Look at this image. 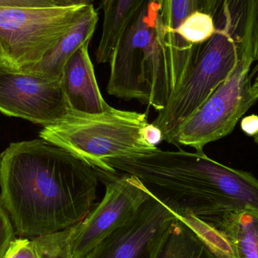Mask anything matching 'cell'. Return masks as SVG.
Masks as SVG:
<instances>
[{
	"mask_svg": "<svg viewBox=\"0 0 258 258\" xmlns=\"http://www.w3.org/2000/svg\"><path fill=\"white\" fill-rule=\"evenodd\" d=\"M98 171L45 140L12 143L0 155V203L20 238L79 224L94 206Z\"/></svg>",
	"mask_w": 258,
	"mask_h": 258,
	"instance_id": "1",
	"label": "cell"
},
{
	"mask_svg": "<svg viewBox=\"0 0 258 258\" xmlns=\"http://www.w3.org/2000/svg\"><path fill=\"white\" fill-rule=\"evenodd\" d=\"M120 174L139 179L177 216L192 215L215 227L227 214L258 211V180L251 173L211 159L204 152L156 150L112 159Z\"/></svg>",
	"mask_w": 258,
	"mask_h": 258,
	"instance_id": "2",
	"label": "cell"
},
{
	"mask_svg": "<svg viewBox=\"0 0 258 258\" xmlns=\"http://www.w3.org/2000/svg\"><path fill=\"white\" fill-rule=\"evenodd\" d=\"M212 18L215 33L197 45L187 72L152 122L168 144L174 145L180 125L231 75L241 55L253 50L258 0H218Z\"/></svg>",
	"mask_w": 258,
	"mask_h": 258,
	"instance_id": "3",
	"label": "cell"
},
{
	"mask_svg": "<svg viewBox=\"0 0 258 258\" xmlns=\"http://www.w3.org/2000/svg\"><path fill=\"white\" fill-rule=\"evenodd\" d=\"M160 0L144 5L119 39L110 59L109 95L137 100L160 111L185 73L167 51Z\"/></svg>",
	"mask_w": 258,
	"mask_h": 258,
	"instance_id": "4",
	"label": "cell"
},
{
	"mask_svg": "<svg viewBox=\"0 0 258 258\" xmlns=\"http://www.w3.org/2000/svg\"><path fill=\"white\" fill-rule=\"evenodd\" d=\"M148 123L147 113L112 107L99 113L69 109L61 119L43 127L39 138L69 152L98 174L113 175L118 173L107 165V161L157 148L143 135Z\"/></svg>",
	"mask_w": 258,
	"mask_h": 258,
	"instance_id": "5",
	"label": "cell"
},
{
	"mask_svg": "<svg viewBox=\"0 0 258 258\" xmlns=\"http://www.w3.org/2000/svg\"><path fill=\"white\" fill-rule=\"evenodd\" d=\"M89 7H0V42L12 68L24 70L40 61Z\"/></svg>",
	"mask_w": 258,
	"mask_h": 258,
	"instance_id": "6",
	"label": "cell"
},
{
	"mask_svg": "<svg viewBox=\"0 0 258 258\" xmlns=\"http://www.w3.org/2000/svg\"><path fill=\"white\" fill-rule=\"evenodd\" d=\"M254 62L253 50L241 55L231 75L180 125L174 145L189 146L203 152L205 146L233 132L258 100L250 75Z\"/></svg>",
	"mask_w": 258,
	"mask_h": 258,
	"instance_id": "7",
	"label": "cell"
},
{
	"mask_svg": "<svg viewBox=\"0 0 258 258\" xmlns=\"http://www.w3.org/2000/svg\"><path fill=\"white\" fill-rule=\"evenodd\" d=\"M101 175L105 178V194L84 220L74 226L73 258L84 257L112 232L126 224L151 197L132 174Z\"/></svg>",
	"mask_w": 258,
	"mask_h": 258,
	"instance_id": "8",
	"label": "cell"
},
{
	"mask_svg": "<svg viewBox=\"0 0 258 258\" xmlns=\"http://www.w3.org/2000/svg\"><path fill=\"white\" fill-rule=\"evenodd\" d=\"M69 110L61 80L23 70H0V113L45 127Z\"/></svg>",
	"mask_w": 258,
	"mask_h": 258,
	"instance_id": "9",
	"label": "cell"
},
{
	"mask_svg": "<svg viewBox=\"0 0 258 258\" xmlns=\"http://www.w3.org/2000/svg\"><path fill=\"white\" fill-rule=\"evenodd\" d=\"M176 218L172 211L151 195L133 218L83 258H150L158 239Z\"/></svg>",
	"mask_w": 258,
	"mask_h": 258,
	"instance_id": "10",
	"label": "cell"
},
{
	"mask_svg": "<svg viewBox=\"0 0 258 258\" xmlns=\"http://www.w3.org/2000/svg\"><path fill=\"white\" fill-rule=\"evenodd\" d=\"M89 45V42L82 45L67 62L62 86L69 109L83 113H102L111 107L101 95Z\"/></svg>",
	"mask_w": 258,
	"mask_h": 258,
	"instance_id": "11",
	"label": "cell"
},
{
	"mask_svg": "<svg viewBox=\"0 0 258 258\" xmlns=\"http://www.w3.org/2000/svg\"><path fill=\"white\" fill-rule=\"evenodd\" d=\"M150 258H233L224 239H206L178 217L160 236Z\"/></svg>",
	"mask_w": 258,
	"mask_h": 258,
	"instance_id": "12",
	"label": "cell"
},
{
	"mask_svg": "<svg viewBox=\"0 0 258 258\" xmlns=\"http://www.w3.org/2000/svg\"><path fill=\"white\" fill-rule=\"evenodd\" d=\"M98 21V12L94 6H90L80 22L66 33L40 61L23 71L61 80L67 62L82 45L90 42Z\"/></svg>",
	"mask_w": 258,
	"mask_h": 258,
	"instance_id": "13",
	"label": "cell"
},
{
	"mask_svg": "<svg viewBox=\"0 0 258 258\" xmlns=\"http://www.w3.org/2000/svg\"><path fill=\"white\" fill-rule=\"evenodd\" d=\"M150 0H101L99 9L103 12L102 31L95 51L96 60L109 63L112 54L131 23L146 3Z\"/></svg>",
	"mask_w": 258,
	"mask_h": 258,
	"instance_id": "14",
	"label": "cell"
},
{
	"mask_svg": "<svg viewBox=\"0 0 258 258\" xmlns=\"http://www.w3.org/2000/svg\"><path fill=\"white\" fill-rule=\"evenodd\" d=\"M225 238L233 258H258V211L227 214L215 226Z\"/></svg>",
	"mask_w": 258,
	"mask_h": 258,
	"instance_id": "15",
	"label": "cell"
},
{
	"mask_svg": "<svg viewBox=\"0 0 258 258\" xmlns=\"http://www.w3.org/2000/svg\"><path fill=\"white\" fill-rule=\"evenodd\" d=\"M161 18L164 27L165 46L172 61L186 73L190 65L182 60L175 50L177 30L192 14L212 15L218 0H160Z\"/></svg>",
	"mask_w": 258,
	"mask_h": 258,
	"instance_id": "16",
	"label": "cell"
},
{
	"mask_svg": "<svg viewBox=\"0 0 258 258\" xmlns=\"http://www.w3.org/2000/svg\"><path fill=\"white\" fill-rule=\"evenodd\" d=\"M4 258H40L33 239L18 238L11 243Z\"/></svg>",
	"mask_w": 258,
	"mask_h": 258,
	"instance_id": "17",
	"label": "cell"
},
{
	"mask_svg": "<svg viewBox=\"0 0 258 258\" xmlns=\"http://www.w3.org/2000/svg\"><path fill=\"white\" fill-rule=\"evenodd\" d=\"M15 235L10 218L0 203V258H4L11 243L16 239Z\"/></svg>",
	"mask_w": 258,
	"mask_h": 258,
	"instance_id": "18",
	"label": "cell"
},
{
	"mask_svg": "<svg viewBox=\"0 0 258 258\" xmlns=\"http://www.w3.org/2000/svg\"><path fill=\"white\" fill-rule=\"evenodd\" d=\"M52 0H0V7L49 8L54 7Z\"/></svg>",
	"mask_w": 258,
	"mask_h": 258,
	"instance_id": "19",
	"label": "cell"
},
{
	"mask_svg": "<svg viewBox=\"0 0 258 258\" xmlns=\"http://www.w3.org/2000/svg\"><path fill=\"white\" fill-rule=\"evenodd\" d=\"M144 139L152 146L156 147L162 141V132L160 129L152 123H148L143 130Z\"/></svg>",
	"mask_w": 258,
	"mask_h": 258,
	"instance_id": "20",
	"label": "cell"
},
{
	"mask_svg": "<svg viewBox=\"0 0 258 258\" xmlns=\"http://www.w3.org/2000/svg\"><path fill=\"white\" fill-rule=\"evenodd\" d=\"M241 128L248 136L254 137L258 133V116L250 115L242 119Z\"/></svg>",
	"mask_w": 258,
	"mask_h": 258,
	"instance_id": "21",
	"label": "cell"
},
{
	"mask_svg": "<svg viewBox=\"0 0 258 258\" xmlns=\"http://www.w3.org/2000/svg\"><path fill=\"white\" fill-rule=\"evenodd\" d=\"M57 7L94 6V0H52Z\"/></svg>",
	"mask_w": 258,
	"mask_h": 258,
	"instance_id": "22",
	"label": "cell"
},
{
	"mask_svg": "<svg viewBox=\"0 0 258 258\" xmlns=\"http://www.w3.org/2000/svg\"><path fill=\"white\" fill-rule=\"evenodd\" d=\"M8 68L13 69L4 49H3V45L0 42V70L8 69Z\"/></svg>",
	"mask_w": 258,
	"mask_h": 258,
	"instance_id": "23",
	"label": "cell"
},
{
	"mask_svg": "<svg viewBox=\"0 0 258 258\" xmlns=\"http://www.w3.org/2000/svg\"><path fill=\"white\" fill-rule=\"evenodd\" d=\"M253 53H254V61H258V18L254 33L253 41Z\"/></svg>",
	"mask_w": 258,
	"mask_h": 258,
	"instance_id": "24",
	"label": "cell"
},
{
	"mask_svg": "<svg viewBox=\"0 0 258 258\" xmlns=\"http://www.w3.org/2000/svg\"><path fill=\"white\" fill-rule=\"evenodd\" d=\"M253 74H256V75L257 76H256L255 79H254V83H252V88L253 89H254V92H255L258 95V63L257 66L255 67V68H254V72H253Z\"/></svg>",
	"mask_w": 258,
	"mask_h": 258,
	"instance_id": "25",
	"label": "cell"
},
{
	"mask_svg": "<svg viewBox=\"0 0 258 258\" xmlns=\"http://www.w3.org/2000/svg\"><path fill=\"white\" fill-rule=\"evenodd\" d=\"M253 138H254V141H255V142L258 144V133L257 135H254V136L253 137Z\"/></svg>",
	"mask_w": 258,
	"mask_h": 258,
	"instance_id": "26",
	"label": "cell"
}]
</instances>
